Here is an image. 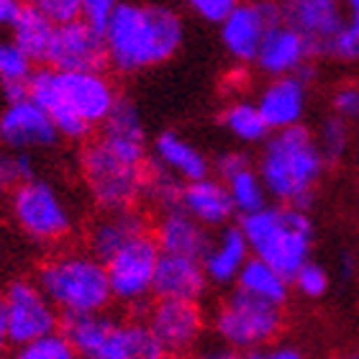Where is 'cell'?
I'll use <instances>...</instances> for the list:
<instances>
[{"label": "cell", "mask_w": 359, "mask_h": 359, "mask_svg": "<svg viewBox=\"0 0 359 359\" xmlns=\"http://www.w3.org/2000/svg\"><path fill=\"white\" fill-rule=\"evenodd\" d=\"M147 131L134 100L118 97L116 108L105 123L97 128V136L85 144L80 170L90 201L97 210L136 208L142 201L144 170H147Z\"/></svg>", "instance_id": "6da1fadb"}, {"label": "cell", "mask_w": 359, "mask_h": 359, "mask_svg": "<svg viewBox=\"0 0 359 359\" xmlns=\"http://www.w3.org/2000/svg\"><path fill=\"white\" fill-rule=\"evenodd\" d=\"M103 39L108 67L118 75H136L172 60L185 39V23L167 3L123 0Z\"/></svg>", "instance_id": "7a4b0ae2"}, {"label": "cell", "mask_w": 359, "mask_h": 359, "mask_svg": "<svg viewBox=\"0 0 359 359\" xmlns=\"http://www.w3.org/2000/svg\"><path fill=\"white\" fill-rule=\"evenodd\" d=\"M29 95L49 113L60 136L69 142H88L93 131L105 123L121 97L105 69L60 72L46 65L31 72Z\"/></svg>", "instance_id": "3957f363"}, {"label": "cell", "mask_w": 359, "mask_h": 359, "mask_svg": "<svg viewBox=\"0 0 359 359\" xmlns=\"http://www.w3.org/2000/svg\"><path fill=\"white\" fill-rule=\"evenodd\" d=\"M257 172L262 177L269 198H275L280 205L306 210L313 203L316 182L323 172V154L311 131L298 123L292 128L275 131L264 142Z\"/></svg>", "instance_id": "277c9868"}, {"label": "cell", "mask_w": 359, "mask_h": 359, "mask_svg": "<svg viewBox=\"0 0 359 359\" xmlns=\"http://www.w3.org/2000/svg\"><path fill=\"white\" fill-rule=\"evenodd\" d=\"M36 285L62 316L105 313L113 303L105 262L90 252H60L36 272Z\"/></svg>", "instance_id": "5b68a950"}, {"label": "cell", "mask_w": 359, "mask_h": 359, "mask_svg": "<svg viewBox=\"0 0 359 359\" xmlns=\"http://www.w3.org/2000/svg\"><path fill=\"white\" fill-rule=\"evenodd\" d=\"M239 229L247 236L252 257L275 267L287 280L311 262L313 224L306 210L292 205H264L257 213L241 216Z\"/></svg>", "instance_id": "8992f818"}, {"label": "cell", "mask_w": 359, "mask_h": 359, "mask_svg": "<svg viewBox=\"0 0 359 359\" xmlns=\"http://www.w3.org/2000/svg\"><path fill=\"white\" fill-rule=\"evenodd\" d=\"M62 331L80 359H167L147 321H118L105 313L62 316Z\"/></svg>", "instance_id": "52a82bcc"}, {"label": "cell", "mask_w": 359, "mask_h": 359, "mask_svg": "<svg viewBox=\"0 0 359 359\" xmlns=\"http://www.w3.org/2000/svg\"><path fill=\"white\" fill-rule=\"evenodd\" d=\"M213 329L226 346L236 352H255L280 334L283 308L233 290L213 316Z\"/></svg>", "instance_id": "ba28073f"}, {"label": "cell", "mask_w": 359, "mask_h": 359, "mask_svg": "<svg viewBox=\"0 0 359 359\" xmlns=\"http://www.w3.org/2000/svg\"><path fill=\"white\" fill-rule=\"evenodd\" d=\"M162 257V249L151 233L131 241L118 255L105 262L108 283H111L113 300H118L134 313V318L144 321L149 313V298H154V275Z\"/></svg>", "instance_id": "9c48e42d"}, {"label": "cell", "mask_w": 359, "mask_h": 359, "mask_svg": "<svg viewBox=\"0 0 359 359\" xmlns=\"http://www.w3.org/2000/svg\"><path fill=\"white\" fill-rule=\"evenodd\" d=\"M11 213L23 233L34 241L54 244L72 231V213L60 190L46 180H29L11 193Z\"/></svg>", "instance_id": "30bf717a"}, {"label": "cell", "mask_w": 359, "mask_h": 359, "mask_svg": "<svg viewBox=\"0 0 359 359\" xmlns=\"http://www.w3.org/2000/svg\"><path fill=\"white\" fill-rule=\"evenodd\" d=\"M0 308L6 316L8 341L13 346H23L62 329V313L31 280H13L8 285Z\"/></svg>", "instance_id": "8fae6325"}, {"label": "cell", "mask_w": 359, "mask_h": 359, "mask_svg": "<svg viewBox=\"0 0 359 359\" xmlns=\"http://www.w3.org/2000/svg\"><path fill=\"white\" fill-rule=\"evenodd\" d=\"M280 23H283V6L272 0H259V3H239L218 29L226 52L241 65H249L257 60L264 36Z\"/></svg>", "instance_id": "7c38bea8"}, {"label": "cell", "mask_w": 359, "mask_h": 359, "mask_svg": "<svg viewBox=\"0 0 359 359\" xmlns=\"http://www.w3.org/2000/svg\"><path fill=\"white\" fill-rule=\"evenodd\" d=\"M46 67L60 72H95L108 67L105 39L83 18L62 23L54 29L52 44L46 52Z\"/></svg>", "instance_id": "4fadbf2b"}, {"label": "cell", "mask_w": 359, "mask_h": 359, "mask_svg": "<svg viewBox=\"0 0 359 359\" xmlns=\"http://www.w3.org/2000/svg\"><path fill=\"white\" fill-rule=\"evenodd\" d=\"M144 321L170 357H185L205 331V313L195 300H154Z\"/></svg>", "instance_id": "5bb4252c"}, {"label": "cell", "mask_w": 359, "mask_h": 359, "mask_svg": "<svg viewBox=\"0 0 359 359\" xmlns=\"http://www.w3.org/2000/svg\"><path fill=\"white\" fill-rule=\"evenodd\" d=\"M283 23L306 39L313 57L326 54L329 41L346 26L341 0H285Z\"/></svg>", "instance_id": "9a60e30c"}, {"label": "cell", "mask_w": 359, "mask_h": 359, "mask_svg": "<svg viewBox=\"0 0 359 359\" xmlns=\"http://www.w3.org/2000/svg\"><path fill=\"white\" fill-rule=\"evenodd\" d=\"M0 142L11 151L49 149L60 142V131L49 113L29 97L6 105V111L0 113Z\"/></svg>", "instance_id": "2e32d148"}, {"label": "cell", "mask_w": 359, "mask_h": 359, "mask_svg": "<svg viewBox=\"0 0 359 359\" xmlns=\"http://www.w3.org/2000/svg\"><path fill=\"white\" fill-rule=\"evenodd\" d=\"M149 233V218L139 208H126V210H113V213H103L97 216L88 229L85 244L93 257H97L100 262H108L118 255L121 249L128 247L131 241L142 239Z\"/></svg>", "instance_id": "e0dca14e"}, {"label": "cell", "mask_w": 359, "mask_h": 359, "mask_svg": "<svg viewBox=\"0 0 359 359\" xmlns=\"http://www.w3.org/2000/svg\"><path fill=\"white\" fill-rule=\"evenodd\" d=\"M154 241L159 244L162 255H177V257H190L203 262L208 249L213 247V233L203 224H198L193 216H187L182 208L167 210L162 213L154 226Z\"/></svg>", "instance_id": "ac0fdd59"}, {"label": "cell", "mask_w": 359, "mask_h": 359, "mask_svg": "<svg viewBox=\"0 0 359 359\" xmlns=\"http://www.w3.org/2000/svg\"><path fill=\"white\" fill-rule=\"evenodd\" d=\"M208 275L198 259L162 255L154 275V300H198L208 290Z\"/></svg>", "instance_id": "d6986e66"}, {"label": "cell", "mask_w": 359, "mask_h": 359, "mask_svg": "<svg viewBox=\"0 0 359 359\" xmlns=\"http://www.w3.org/2000/svg\"><path fill=\"white\" fill-rule=\"evenodd\" d=\"M311 46L298 31H292L290 26H275L264 36L262 46H259V54H257L255 65L259 67V72L269 75L272 80L275 77H287L295 75L303 65L311 62Z\"/></svg>", "instance_id": "ffe728a7"}, {"label": "cell", "mask_w": 359, "mask_h": 359, "mask_svg": "<svg viewBox=\"0 0 359 359\" xmlns=\"http://www.w3.org/2000/svg\"><path fill=\"white\" fill-rule=\"evenodd\" d=\"M257 108L267 121L269 131H283V128L298 126L306 111V83L295 75L275 77L267 88L259 93Z\"/></svg>", "instance_id": "44dd1931"}, {"label": "cell", "mask_w": 359, "mask_h": 359, "mask_svg": "<svg viewBox=\"0 0 359 359\" xmlns=\"http://www.w3.org/2000/svg\"><path fill=\"white\" fill-rule=\"evenodd\" d=\"M180 208L185 210L187 216H193L198 224L205 226V229H226V224L236 213L231 195H229V187L218 177L187 182L185 190H182Z\"/></svg>", "instance_id": "7402d4cb"}, {"label": "cell", "mask_w": 359, "mask_h": 359, "mask_svg": "<svg viewBox=\"0 0 359 359\" xmlns=\"http://www.w3.org/2000/svg\"><path fill=\"white\" fill-rule=\"evenodd\" d=\"M252 259V249L239 226H226L224 231L213 239V247L203 259L205 275L213 285H229L236 283L244 264Z\"/></svg>", "instance_id": "603a6c76"}, {"label": "cell", "mask_w": 359, "mask_h": 359, "mask_svg": "<svg viewBox=\"0 0 359 359\" xmlns=\"http://www.w3.org/2000/svg\"><path fill=\"white\" fill-rule=\"evenodd\" d=\"M151 157L177 175L182 182H198L210 177V162L177 131H162L151 144Z\"/></svg>", "instance_id": "cb8c5ba5"}, {"label": "cell", "mask_w": 359, "mask_h": 359, "mask_svg": "<svg viewBox=\"0 0 359 359\" xmlns=\"http://www.w3.org/2000/svg\"><path fill=\"white\" fill-rule=\"evenodd\" d=\"M54 29L57 23H52L44 13H39L36 8H31L23 3L21 13L11 26V41L29 57L34 65H44L49 44H52Z\"/></svg>", "instance_id": "d4e9b609"}, {"label": "cell", "mask_w": 359, "mask_h": 359, "mask_svg": "<svg viewBox=\"0 0 359 359\" xmlns=\"http://www.w3.org/2000/svg\"><path fill=\"white\" fill-rule=\"evenodd\" d=\"M236 290L283 308L285 300H287V292H290V280L285 275H280L275 267H269L267 262L252 257L244 264L241 275L236 277Z\"/></svg>", "instance_id": "484cf974"}, {"label": "cell", "mask_w": 359, "mask_h": 359, "mask_svg": "<svg viewBox=\"0 0 359 359\" xmlns=\"http://www.w3.org/2000/svg\"><path fill=\"white\" fill-rule=\"evenodd\" d=\"M182 190H185V182L175 172H170L165 165H159L154 157H149L147 170H144L142 201H147L149 205L159 208V213H167V210L180 208Z\"/></svg>", "instance_id": "4316f807"}, {"label": "cell", "mask_w": 359, "mask_h": 359, "mask_svg": "<svg viewBox=\"0 0 359 359\" xmlns=\"http://www.w3.org/2000/svg\"><path fill=\"white\" fill-rule=\"evenodd\" d=\"M221 123H224L231 136H236L239 142L247 144H259L269 139V126L262 118V113L257 108V103H247V100H236L221 113Z\"/></svg>", "instance_id": "83f0119b"}, {"label": "cell", "mask_w": 359, "mask_h": 359, "mask_svg": "<svg viewBox=\"0 0 359 359\" xmlns=\"http://www.w3.org/2000/svg\"><path fill=\"white\" fill-rule=\"evenodd\" d=\"M226 187H229L231 203L239 216H249V213H257V210H262L264 205H269L267 187H264L259 172H255L252 167H247L244 172H239L236 177L229 180Z\"/></svg>", "instance_id": "f1b7e54d"}, {"label": "cell", "mask_w": 359, "mask_h": 359, "mask_svg": "<svg viewBox=\"0 0 359 359\" xmlns=\"http://www.w3.org/2000/svg\"><path fill=\"white\" fill-rule=\"evenodd\" d=\"M15 359H80V357H77L72 341L60 329L41 339H34L29 344L15 346Z\"/></svg>", "instance_id": "f546056e"}, {"label": "cell", "mask_w": 359, "mask_h": 359, "mask_svg": "<svg viewBox=\"0 0 359 359\" xmlns=\"http://www.w3.org/2000/svg\"><path fill=\"white\" fill-rule=\"evenodd\" d=\"M31 72H34V62L11 39H0V83L29 80Z\"/></svg>", "instance_id": "4dcf8cb0"}, {"label": "cell", "mask_w": 359, "mask_h": 359, "mask_svg": "<svg viewBox=\"0 0 359 359\" xmlns=\"http://www.w3.org/2000/svg\"><path fill=\"white\" fill-rule=\"evenodd\" d=\"M346 142H349V128H346L344 118H329L321 126V136H318V149H321L323 159H339L344 154Z\"/></svg>", "instance_id": "1f68e13d"}, {"label": "cell", "mask_w": 359, "mask_h": 359, "mask_svg": "<svg viewBox=\"0 0 359 359\" xmlns=\"http://www.w3.org/2000/svg\"><path fill=\"white\" fill-rule=\"evenodd\" d=\"M23 3L36 8L39 13H44L57 26L83 18V0H23Z\"/></svg>", "instance_id": "d6a6232c"}, {"label": "cell", "mask_w": 359, "mask_h": 359, "mask_svg": "<svg viewBox=\"0 0 359 359\" xmlns=\"http://www.w3.org/2000/svg\"><path fill=\"white\" fill-rule=\"evenodd\" d=\"M295 287H298L300 295H306V298H321L323 292L329 290V275H326V269L321 264L316 262H306L303 267L295 272V277L290 280Z\"/></svg>", "instance_id": "836d02e7"}, {"label": "cell", "mask_w": 359, "mask_h": 359, "mask_svg": "<svg viewBox=\"0 0 359 359\" xmlns=\"http://www.w3.org/2000/svg\"><path fill=\"white\" fill-rule=\"evenodd\" d=\"M185 6L203 21L221 26L236 11L239 0H185Z\"/></svg>", "instance_id": "e575fe53"}, {"label": "cell", "mask_w": 359, "mask_h": 359, "mask_svg": "<svg viewBox=\"0 0 359 359\" xmlns=\"http://www.w3.org/2000/svg\"><path fill=\"white\" fill-rule=\"evenodd\" d=\"M123 0H83V21L103 34Z\"/></svg>", "instance_id": "d590c367"}, {"label": "cell", "mask_w": 359, "mask_h": 359, "mask_svg": "<svg viewBox=\"0 0 359 359\" xmlns=\"http://www.w3.org/2000/svg\"><path fill=\"white\" fill-rule=\"evenodd\" d=\"M326 54H331V57H337V60L341 62H352L359 57V36L357 31L346 23L344 29L339 31L337 36L329 41V49H326Z\"/></svg>", "instance_id": "8d00e7d4"}, {"label": "cell", "mask_w": 359, "mask_h": 359, "mask_svg": "<svg viewBox=\"0 0 359 359\" xmlns=\"http://www.w3.org/2000/svg\"><path fill=\"white\" fill-rule=\"evenodd\" d=\"M249 165V157L247 154H241V151H224V154H218L216 162H213V172L221 182H229L231 177H236L239 172H244Z\"/></svg>", "instance_id": "74e56055"}, {"label": "cell", "mask_w": 359, "mask_h": 359, "mask_svg": "<svg viewBox=\"0 0 359 359\" xmlns=\"http://www.w3.org/2000/svg\"><path fill=\"white\" fill-rule=\"evenodd\" d=\"M334 108L339 118H359V88L344 85L334 95Z\"/></svg>", "instance_id": "f35d334b"}, {"label": "cell", "mask_w": 359, "mask_h": 359, "mask_svg": "<svg viewBox=\"0 0 359 359\" xmlns=\"http://www.w3.org/2000/svg\"><path fill=\"white\" fill-rule=\"evenodd\" d=\"M15 185H21L15 170V154L0 149V193H13Z\"/></svg>", "instance_id": "ab89813d"}, {"label": "cell", "mask_w": 359, "mask_h": 359, "mask_svg": "<svg viewBox=\"0 0 359 359\" xmlns=\"http://www.w3.org/2000/svg\"><path fill=\"white\" fill-rule=\"evenodd\" d=\"M3 90V97L11 103H21V100H29V80H13V83H0Z\"/></svg>", "instance_id": "60d3db41"}, {"label": "cell", "mask_w": 359, "mask_h": 359, "mask_svg": "<svg viewBox=\"0 0 359 359\" xmlns=\"http://www.w3.org/2000/svg\"><path fill=\"white\" fill-rule=\"evenodd\" d=\"M21 8H23V0H0V31L3 29L11 31V26L15 23L18 13H21Z\"/></svg>", "instance_id": "b9f144b4"}, {"label": "cell", "mask_w": 359, "mask_h": 359, "mask_svg": "<svg viewBox=\"0 0 359 359\" xmlns=\"http://www.w3.org/2000/svg\"><path fill=\"white\" fill-rule=\"evenodd\" d=\"M198 359H247V354L236 352L231 346H226V349H210V352H203Z\"/></svg>", "instance_id": "7bdbcfd3"}, {"label": "cell", "mask_w": 359, "mask_h": 359, "mask_svg": "<svg viewBox=\"0 0 359 359\" xmlns=\"http://www.w3.org/2000/svg\"><path fill=\"white\" fill-rule=\"evenodd\" d=\"M264 354H267V359H303V354L295 346H275Z\"/></svg>", "instance_id": "ee69618b"}, {"label": "cell", "mask_w": 359, "mask_h": 359, "mask_svg": "<svg viewBox=\"0 0 359 359\" xmlns=\"http://www.w3.org/2000/svg\"><path fill=\"white\" fill-rule=\"evenodd\" d=\"M344 3L349 6V11H352V21H349V26L357 31V36H359V0H344Z\"/></svg>", "instance_id": "f6af8a7d"}, {"label": "cell", "mask_w": 359, "mask_h": 359, "mask_svg": "<svg viewBox=\"0 0 359 359\" xmlns=\"http://www.w3.org/2000/svg\"><path fill=\"white\" fill-rule=\"evenodd\" d=\"M11 344L8 341V326H6V316H3V308H0V352H3V346Z\"/></svg>", "instance_id": "bcb514c9"}, {"label": "cell", "mask_w": 359, "mask_h": 359, "mask_svg": "<svg viewBox=\"0 0 359 359\" xmlns=\"http://www.w3.org/2000/svg\"><path fill=\"white\" fill-rule=\"evenodd\" d=\"M341 272H344V277H349L354 272V259L349 255L341 257Z\"/></svg>", "instance_id": "7dc6e473"}, {"label": "cell", "mask_w": 359, "mask_h": 359, "mask_svg": "<svg viewBox=\"0 0 359 359\" xmlns=\"http://www.w3.org/2000/svg\"><path fill=\"white\" fill-rule=\"evenodd\" d=\"M247 359H267V354L259 352V349H255V352H247Z\"/></svg>", "instance_id": "c3c4849f"}, {"label": "cell", "mask_w": 359, "mask_h": 359, "mask_svg": "<svg viewBox=\"0 0 359 359\" xmlns=\"http://www.w3.org/2000/svg\"><path fill=\"white\" fill-rule=\"evenodd\" d=\"M346 359H359V354H352V357H346Z\"/></svg>", "instance_id": "681fc988"}, {"label": "cell", "mask_w": 359, "mask_h": 359, "mask_svg": "<svg viewBox=\"0 0 359 359\" xmlns=\"http://www.w3.org/2000/svg\"><path fill=\"white\" fill-rule=\"evenodd\" d=\"M167 359H187V357H167Z\"/></svg>", "instance_id": "f907efd6"}, {"label": "cell", "mask_w": 359, "mask_h": 359, "mask_svg": "<svg viewBox=\"0 0 359 359\" xmlns=\"http://www.w3.org/2000/svg\"><path fill=\"white\" fill-rule=\"evenodd\" d=\"M0 300H3V292H0Z\"/></svg>", "instance_id": "816d5d0a"}]
</instances>
